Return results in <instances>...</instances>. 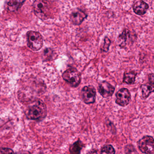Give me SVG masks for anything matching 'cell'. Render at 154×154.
Listing matches in <instances>:
<instances>
[{
  "instance_id": "10",
  "label": "cell",
  "mask_w": 154,
  "mask_h": 154,
  "mask_svg": "<svg viewBox=\"0 0 154 154\" xmlns=\"http://www.w3.org/2000/svg\"><path fill=\"white\" fill-rule=\"evenodd\" d=\"M149 8V5L143 0H138L134 3L133 9L134 12L138 15L145 14Z\"/></svg>"
},
{
  "instance_id": "12",
  "label": "cell",
  "mask_w": 154,
  "mask_h": 154,
  "mask_svg": "<svg viewBox=\"0 0 154 154\" xmlns=\"http://www.w3.org/2000/svg\"><path fill=\"white\" fill-rule=\"evenodd\" d=\"M131 39V32L128 29H125L123 32L118 36L119 46L121 48L125 47Z\"/></svg>"
},
{
  "instance_id": "1",
  "label": "cell",
  "mask_w": 154,
  "mask_h": 154,
  "mask_svg": "<svg viewBox=\"0 0 154 154\" xmlns=\"http://www.w3.org/2000/svg\"><path fill=\"white\" fill-rule=\"evenodd\" d=\"M25 114L28 119L41 120L47 116V107L41 100H37L28 106Z\"/></svg>"
},
{
  "instance_id": "8",
  "label": "cell",
  "mask_w": 154,
  "mask_h": 154,
  "mask_svg": "<svg viewBox=\"0 0 154 154\" xmlns=\"http://www.w3.org/2000/svg\"><path fill=\"white\" fill-rule=\"evenodd\" d=\"M115 90V87L107 81H102L99 85V92L104 98L111 96L114 94Z\"/></svg>"
},
{
  "instance_id": "17",
  "label": "cell",
  "mask_w": 154,
  "mask_h": 154,
  "mask_svg": "<svg viewBox=\"0 0 154 154\" xmlns=\"http://www.w3.org/2000/svg\"><path fill=\"white\" fill-rule=\"evenodd\" d=\"M43 55L44 58L47 60L51 59L53 56V51L50 48H46L43 52Z\"/></svg>"
},
{
  "instance_id": "22",
  "label": "cell",
  "mask_w": 154,
  "mask_h": 154,
  "mask_svg": "<svg viewBox=\"0 0 154 154\" xmlns=\"http://www.w3.org/2000/svg\"><path fill=\"white\" fill-rule=\"evenodd\" d=\"M20 1H21V2H24L25 1V0H20Z\"/></svg>"
},
{
  "instance_id": "2",
  "label": "cell",
  "mask_w": 154,
  "mask_h": 154,
  "mask_svg": "<svg viewBox=\"0 0 154 154\" xmlns=\"http://www.w3.org/2000/svg\"><path fill=\"white\" fill-rule=\"evenodd\" d=\"M27 39L28 47L32 50H39L43 46V38L38 32L29 31L27 33Z\"/></svg>"
},
{
  "instance_id": "3",
  "label": "cell",
  "mask_w": 154,
  "mask_h": 154,
  "mask_svg": "<svg viewBox=\"0 0 154 154\" xmlns=\"http://www.w3.org/2000/svg\"><path fill=\"white\" fill-rule=\"evenodd\" d=\"M33 9L35 15L42 20L48 19L49 9L47 0H35L33 2Z\"/></svg>"
},
{
  "instance_id": "16",
  "label": "cell",
  "mask_w": 154,
  "mask_h": 154,
  "mask_svg": "<svg viewBox=\"0 0 154 154\" xmlns=\"http://www.w3.org/2000/svg\"><path fill=\"white\" fill-rule=\"evenodd\" d=\"M116 151L112 146L106 145L104 146L101 149V154H115Z\"/></svg>"
},
{
  "instance_id": "7",
  "label": "cell",
  "mask_w": 154,
  "mask_h": 154,
  "mask_svg": "<svg viewBox=\"0 0 154 154\" xmlns=\"http://www.w3.org/2000/svg\"><path fill=\"white\" fill-rule=\"evenodd\" d=\"M116 103L121 106L125 107L130 103L131 94L127 89H121L116 94Z\"/></svg>"
},
{
  "instance_id": "15",
  "label": "cell",
  "mask_w": 154,
  "mask_h": 154,
  "mask_svg": "<svg viewBox=\"0 0 154 154\" xmlns=\"http://www.w3.org/2000/svg\"><path fill=\"white\" fill-rule=\"evenodd\" d=\"M83 146L84 145L82 144L81 141L78 140L70 146L69 152L71 154H80Z\"/></svg>"
},
{
  "instance_id": "18",
  "label": "cell",
  "mask_w": 154,
  "mask_h": 154,
  "mask_svg": "<svg viewBox=\"0 0 154 154\" xmlns=\"http://www.w3.org/2000/svg\"><path fill=\"white\" fill-rule=\"evenodd\" d=\"M110 44H111L110 40L107 37H105L104 39V45L101 49V50L105 52H107L109 50Z\"/></svg>"
},
{
  "instance_id": "14",
  "label": "cell",
  "mask_w": 154,
  "mask_h": 154,
  "mask_svg": "<svg viewBox=\"0 0 154 154\" xmlns=\"http://www.w3.org/2000/svg\"><path fill=\"white\" fill-rule=\"evenodd\" d=\"M137 73L135 71L125 72L124 74L123 82L128 85L134 84L135 81Z\"/></svg>"
},
{
  "instance_id": "4",
  "label": "cell",
  "mask_w": 154,
  "mask_h": 154,
  "mask_svg": "<svg viewBox=\"0 0 154 154\" xmlns=\"http://www.w3.org/2000/svg\"><path fill=\"white\" fill-rule=\"evenodd\" d=\"M63 79L71 86H78L81 80L80 73L75 68H70L64 71L62 74Z\"/></svg>"
},
{
  "instance_id": "11",
  "label": "cell",
  "mask_w": 154,
  "mask_h": 154,
  "mask_svg": "<svg viewBox=\"0 0 154 154\" xmlns=\"http://www.w3.org/2000/svg\"><path fill=\"white\" fill-rule=\"evenodd\" d=\"M24 2L17 0H6L5 2V9L10 12L17 11L21 7Z\"/></svg>"
},
{
  "instance_id": "5",
  "label": "cell",
  "mask_w": 154,
  "mask_h": 154,
  "mask_svg": "<svg viewBox=\"0 0 154 154\" xmlns=\"http://www.w3.org/2000/svg\"><path fill=\"white\" fill-rule=\"evenodd\" d=\"M139 150L143 153L154 154V139L152 137H144L138 143Z\"/></svg>"
},
{
  "instance_id": "6",
  "label": "cell",
  "mask_w": 154,
  "mask_h": 154,
  "mask_svg": "<svg viewBox=\"0 0 154 154\" xmlns=\"http://www.w3.org/2000/svg\"><path fill=\"white\" fill-rule=\"evenodd\" d=\"M81 96L85 104H93L96 101V90L92 86H85L82 90Z\"/></svg>"
},
{
  "instance_id": "21",
  "label": "cell",
  "mask_w": 154,
  "mask_h": 154,
  "mask_svg": "<svg viewBox=\"0 0 154 154\" xmlns=\"http://www.w3.org/2000/svg\"><path fill=\"white\" fill-rule=\"evenodd\" d=\"M3 60V56L2 54V52H0V64H1V62H2Z\"/></svg>"
},
{
  "instance_id": "20",
  "label": "cell",
  "mask_w": 154,
  "mask_h": 154,
  "mask_svg": "<svg viewBox=\"0 0 154 154\" xmlns=\"http://www.w3.org/2000/svg\"><path fill=\"white\" fill-rule=\"evenodd\" d=\"M149 80L150 83L154 85V74H149Z\"/></svg>"
},
{
  "instance_id": "19",
  "label": "cell",
  "mask_w": 154,
  "mask_h": 154,
  "mask_svg": "<svg viewBox=\"0 0 154 154\" xmlns=\"http://www.w3.org/2000/svg\"><path fill=\"white\" fill-rule=\"evenodd\" d=\"M14 152L11 149L6 148H0V154L13 153Z\"/></svg>"
},
{
  "instance_id": "9",
  "label": "cell",
  "mask_w": 154,
  "mask_h": 154,
  "mask_svg": "<svg viewBox=\"0 0 154 154\" xmlns=\"http://www.w3.org/2000/svg\"><path fill=\"white\" fill-rule=\"evenodd\" d=\"M88 15L82 10L76 9L70 15V21L75 25H79L87 18Z\"/></svg>"
},
{
  "instance_id": "13",
  "label": "cell",
  "mask_w": 154,
  "mask_h": 154,
  "mask_svg": "<svg viewBox=\"0 0 154 154\" xmlns=\"http://www.w3.org/2000/svg\"><path fill=\"white\" fill-rule=\"evenodd\" d=\"M140 88L144 99L147 98L152 92H154V85L151 83L142 85Z\"/></svg>"
}]
</instances>
